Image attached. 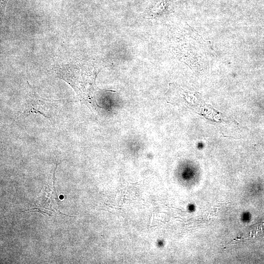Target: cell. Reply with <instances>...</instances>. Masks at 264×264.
I'll list each match as a JSON object with an SVG mask.
<instances>
[{
    "mask_svg": "<svg viewBox=\"0 0 264 264\" xmlns=\"http://www.w3.org/2000/svg\"><path fill=\"white\" fill-rule=\"evenodd\" d=\"M59 101L42 98L27 82L24 100L18 118L39 113L52 120L60 111Z\"/></svg>",
    "mask_w": 264,
    "mask_h": 264,
    "instance_id": "7a4b0ae2",
    "label": "cell"
},
{
    "mask_svg": "<svg viewBox=\"0 0 264 264\" xmlns=\"http://www.w3.org/2000/svg\"><path fill=\"white\" fill-rule=\"evenodd\" d=\"M94 66L85 61L75 59L54 66L51 71L72 88L81 101L88 102L93 98L91 95L93 91L101 89L94 88L99 71Z\"/></svg>",
    "mask_w": 264,
    "mask_h": 264,
    "instance_id": "6da1fadb",
    "label": "cell"
}]
</instances>
